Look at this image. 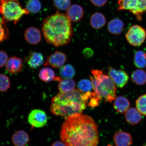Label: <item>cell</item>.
<instances>
[{"label": "cell", "instance_id": "cell-1", "mask_svg": "<svg viewBox=\"0 0 146 146\" xmlns=\"http://www.w3.org/2000/svg\"><path fill=\"white\" fill-rule=\"evenodd\" d=\"M60 137L66 146H97L99 132L90 116L78 113L65 119Z\"/></svg>", "mask_w": 146, "mask_h": 146}, {"label": "cell", "instance_id": "cell-2", "mask_svg": "<svg viewBox=\"0 0 146 146\" xmlns=\"http://www.w3.org/2000/svg\"><path fill=\"white\" fill-rule=\"evenodd\" d=\"M42 29L47 42L56 47L68 44L73 36L70 20L66 14L59 12L45 18Z\"/></svg>", "mask_w": 146, "mask_h": 146}, {"label": "cell", "instance_id": "cell-3", "mask_svg": "<svg viewBox=\"0 0 146 146\" xmlns=\"http://www.w3.org/2000/svg\"><path fill=\"white\" fill-rule=\"evenodd\" d=\"M91 92L83 93L78 89L66 93L59 92L53 98L50 107L52 114L65 119L81 113L87 107Z\"/></svg>", "mask_w": 146, "mask_h": 146}, {"label": "cell", "instance_id": "cell-4", "mask_svg": "<svg viewBox=\"0 0 146 146\" xmlns=\"http://www.w3.org/2000/svg\"><path fill=\"white\" fill-rule=\"evenodd\" d=\"M90 76L94 92L106 102L111 103L116 98V87L109 75L99 69H92Z\"/></svg>", "mask_w": 146, "mask_h": 146}, {"label": "cell", "instance_id": "cell-5", "mask_svg": "<svg viewBox=\"0 0 146 146\" xmlns=\"http://www.w3.org/2000/svg\"><path fill=\"white\" fill-rule=\"evenodd\" d=\"M29 14L27 9H23L18 1L0 0V15L5 23L13 21L16 24L23 15Z\"/></svg>", "mask_w": 146, "mask_h": 146}, {"label": "cell", "instance_id": "cell-6", "mask_svg": "<svg viewBox=\"0 0 146 146\" xmlns=\"http://www.w3.org/2000/svg\"><path fill=\"white\" fill-rule=\"evenodd\" d=\"M118 10H129L139 21L146 12V0H118Z\"/></svg>", "mask_w": 146, "mask_h": 146}, {"label": "cell", "instance_id": "cell-7", "mask_svg": "<svg viewBox=\"0 0 146 146\" xmlns=\"http://www.w3.org/2000/svg\"><path fill=\"white\" fill-rule=\"evenodd\" d=\"M125 37L130 45L134 46H139L145 40L146 32L145 29L140 25H133L127 31Z\"/></svg>", "mask_w": 146, "mask_h": 146}, {"label": "cell", "instance_id": "cell-8", "mask_svg": "<svg viewBox=\"0 0 146 146\" xmlns=\"http://www.w3.org/2000/svg\"><path fill=\"white\" fill-rule=\"evenodd\" d=\"M28 121L33 127L41 128L47 122V117L44 111L41 109H35L29 114Z\"/></svg>", "mask_w": 146, "mask_h": 146}, {"label": "cell", "instance_id": "cell-9", "mask_svg": "<svg viewBox=\"0 0 146 146\" xmlns=\"http://www.w3.org/2000/svg\"><path fill=\"white\" fill-rule=\"evenodd\" d=\"M108 72L109 75L112 78L115 84L120 88L125 86L128 82L129 76L125 71L117 70L112 67H109Z\"/></svg>", "mask_w": 146, "mask_h": 146}, {"label": "cell", "instance_id": "cell-10", "mask_svg": "<svg viewBox=\"0 0 146 146\" xmlns=\"http://www.w3.org/2000/svg\"><path fill=\"white\" fill-rule=\"evenodd\" d=\"M66 56L63 52L56 50L47 58L44 65L54 68H60L66 62Z\"/></svg>", "mask_w": 146, "mask_h": 146}, {"label": "cell", "instance_id": "cell-11", "mask_svg": "<svg viewBox=\"0 0 146 146\" xmlns=\"http://www.w3.org/2000/svg\"><path fill=\"white\" fill-rule=\"evenodd\" d=\"M23 61L17 56H12L7 61L5 68L11 74H15L21 72L23 68Z\"/></svg>", "mask_w": 146, "mask_h": 146}, {"label": "cell", "instance_id": "cell-12", "mask_svg": "<svg viewBox=\"0 0 146 146\" xmlns=\"http://www.w3.org/2000/svg\"><path fill=\"white\" fill-rule=\"evenodd\" d=\"M24 36L27 43L32 45H36L41 41V32L35 27H31L25 31Z\"/></svg>", "mask_w": 146, "mask_h": 146}, {"label": "cell", "instance_id": "cell-13", "mask_svg": "<svg viewBox=\"0 0 146 146\" xmlns=\"http://www.w3.org/2000/svg\"><path fill=\"white\" fill-rule=\"evenodd\" d=\"M27 64L32 69H36L42 64L44 62V56L42 54L39 52H31L25 58Z\"/></svg>", "mask_w": 146, "mask_h": 146}, {"label": "cell", "instance_id": "cell-14", "mask_svg": "<svg viewBox=\"0 0 146 146\" xmlns=\"http://www.w3.org/2000/svg\"><path fill=\"white\" fill-rule=\"evenodd\" d=\"M114 140L116 146H131L132 144L131 135L123 131L116 133L114 135Z\"/></svg>", "mask_w": 146, "mask_h": 146}, {"label": "cell", "instance_id": "cell-15", "mask_svg": "<svg viewBox=\"0 0 146 146\" xmlns=\"http://www.w3.org/2000/svg\"><path fill=\"white\" fill-rule=\"evenodd\" d=\"M66 15L71 21L74 22L79 21L84 15L83 8L78 5H72L67 10Z\"/></svg>", "mask_w": 146, "mask_h": 146}, {"label": "cell", "instance_id": "cell-16", "mask_svg": "<svg viewBox=\"0 0 146 146\" xmlns=\"http://www.w3.org/2000/svg\"><path fill=\"white\" fill-rule=\"evenodd\" d=\"M38 76L42 81L45 83L52 81L59 82L62 78L59 76H56L53 70L48 67L42 68L39 72Z\"/></svg>", "mask_w": 146, "mask_h": 146}, {"label": "cell", "instance_id": "cell-17", "mask_svg": "<svg viewBox=\"0 0 146 146\" xmlns=\"http://www.w3.org/2000/svg\"><path fill=\"white\" fill-rule=\"evenodd\" d=\"M13 143L16 146H25L30 141L29 135L23 130L16 131L12 137Z\"/></svg>", "mask_w": 146, "mask_h": 146}, {"label": "cell", "instance_id": "cell-18", "mask_svg": "<svg viewBox=\"0 0 146 146\" xmlns=\"http://www.w3.org/2000/svg\"><path fill=\"white\" fill-rule=\"evenodd\" d=\"M125 113V119L127 123L131 125H137L141 121V114L137 109L131 108Z\"/></svg>", "mask_w": 146, "mask_h": 146}, {"label": "cell", "instance_id": "cell-19", "mask_svg": "<svg viewBox=\"0 0 146 146\" xmlns=\"http://www.w3.org/2000/svg\"><path fill=\"white\" fill-rule=\"evenodd\" d=\"M130 102L125 97L119 96L115 99L113 107L115 110L120 113H125L129 109Z\"/></svg>", "mask_w": 146, "mask_h": 146}, {"label": "cell", "instance_id": "cell-20", "mask_svg": "<svg viewBox=\"0 0 146 146\" xmlns=\"http://www.w3.org/2000/svg\"><path fill=\"white\" fill-rule=\"evenodd\" d=\"M124 24L121 20L115 18L109 22L108 25V29L110 33L119 35L123 31Z\"/></svg>", "mask_w": 146, "mask_h": 146}, {"label": "cell", "instance_id": "cell-21", "mask_svg": "<svg viewBox=\"0 0 146 146\" xmlns=\"http://www.w3.org/2000/svg\"><path fill=\"white\" fill-rule=\"evenodd\" d=\"M106 19L104 15L96 12L91 16L90 23L91 26L95 29H100L103 27L106 23Z\"/></svg>", "mask_w": 146, "mask_h": 146}, {"label": "cell", "instance_id": "cell-22", "mask_svg": "<svg viewBox=\"0 0 146 146\" xmlns=\"http://www.w3.org/2000/svg\"><path fill=\"white\" fill-rule=\"evenodd\" d=\"M75 82L72 79H62L59 82L58 89L60 92L66 93L75 89Z\"/></svg>", "mask_w": 146, "mask_h": 146}, {"label": "cell", "instance_id": "cell-23", "mask_svg": "<svg viewBox=\"0 0 146 146\" xmlns=\"http://www.w3.org/2000/svg\"><path fill=\"white\" fill-rule=\"evenodd\" d=\"M131 79L133 83L136 85H145L146 83V72L142 69H137L132 72Z\"/></svg>", "mask_w": 146, "mask_h": 146}, {"label": "cell", "instance_id": "cell-24", "mask_svg": "<svg viewBox=\"0 0 146 146\" xmlns=\"http://www.w3.org/2000/svg\"><path fill=\"white\" fill-rule=\"evenodd\" d=\"M134 63L138 68H145L146 66V53L142 50L137 51L134 54Z\"/></svg>", "mask_w": 146, "mask_h": 146}, {"label": "cell", "instance_id": "cell-25", "mask_svg": "<svg viewBox=\"0 0 146 146\" xmlns=\"http://www.w3.org/2000/svg\"><path fill=\"white\" fill-rule=\"evenodd\" d=\"M59 73L62 77L69 79H72L76 74L74 67L70 64L63 66L60 69Z\"/></svg>", "mask_w": 146, "mask_h": 146}, {"label": "cell", "instance_id": "cell-26", "mask_svg": "<svg viewBox=\"0 0 146 146\" xmlns=\"http://www.w3.org/2000/svg\"><path fill=\"white\" fill-rule=\"evenodd\" d=\"M41 7V3L39 0H29L26 5V9L29 12L35 14L40 11Z\"/></svg>", "mask_w": 146, "mask_h": 146}, {"label": "cell", "instance_id": "cell-27", "mask_svg": "<svg viewBox=\"0 0 146 146\" xmlns=\"http://www.w3.org/2000/svg\"><path fill=\"white\" fill-rule=\"evenodd\" d=\"M137 109L140 113L146 116V94L140 96L136 102Z\"/></svg>", "mask_w": 146, "mask_h": 146}, {"label": "cell", "instance_id": "cell-28", "mask_svg": "<svg viewBox=\"0 0 146 146\" xmlns=\"http://www.w3.org/2000/svg\"><path fill=\"white\" fill-rule=\"evenodd\" d=\"M78 89L81 92L86 93L91 92L92 88L91 82L88 79H82L78 84Z\"/></svg>", "mask_w": 146, "mask_h": 146}, {"label": "cell", "instance_id": "cell-29", "mask_svg": "<svg viewBox=\"0 0 146 146\" xmlns=\"http://www.w3.org/2000/svg\"><path fill=\"white\" fill-rule=\"evenodd\" d=\"M9 36V31L5 23L2 18L0 17V44L8 40Z\"/></svg>", "mask_w": 146, "mask_h": 146}, {"label": "cell", "instance_id": "cell-30", "mask_svg": "<svg viewBox=\"0 0 146 146\" xmlns=\"http://www.w3.org/2000/svg\"><path fill=\"white\" fill-rule=\"evenodd\" d=\"M10 81L8 76L0 74V92H6L10 88Z\"/></svg>", "mask_w": 146, "mask_h": 146}, {"label": "cell", "instance_id": "cell-31", "mask_svg": "<svg viewBox=\"0 0 146 146\" xmlns=\"http://www.w3.org/2000/svg\"><path fill=\"white\" fill-rule=\"evenodd\" d=\"M56 8L60 10H65L70 6L71 0H53Z\"/></svg>", "mask_w": 146, "mask_h": 146}, {"label": "cell", "instance_id": "cell-32", "mask_svg": "<svg viewBox=\"0 0 146 146\" xmlns=\"http://www.w3.org/2000/svg\"><path fill=\"white\" fill-rule=\"evenodd\" d=\"M8 59V56L6 52L3 50H0V67H4Z\"/></svg>", "mask_w": 146, "mask_h": 146}, {"label": "cell", "instance_id": "cell-33", "mask_svg": "<svg viewBox=\"0 0 146 146\" xmlns=\"http://www.w3.org/2000/svg\"><path fill=\"white\" fill-rule=\"evenodd\" d=\"M92 4L97 7H102L107 3L108 0H90Z\"/></svg>", "mask_w": 146, "mask_h": 146}, {"label": "cell", "instance_id": "cell-34", "mask_svg": "<svg viewBox=\"0 0 146 146\" xmlns=\"http://www.w3.org/2000/svg\"><path fill=\"white\" fill-rule=\"evenodd\" d=\"M51 146H66V145L62 142L56 141L54 142Z\"/></svg>", "mask_w": 146, "mask_h": 146}, {"label": "cell", "instance_id": "cell-35", "mask_svg": "<svg viewBox=\"0 0 146 146\" xmlns=\"http://www.w3.org/2000/svg\"><path fill=\"white\" fill-rule=\"evenodd\" d=\"M8 1H17L18 0H7Z\"/></svg>", "mask_w": 146, "mask_h": 146}]
</instances>
